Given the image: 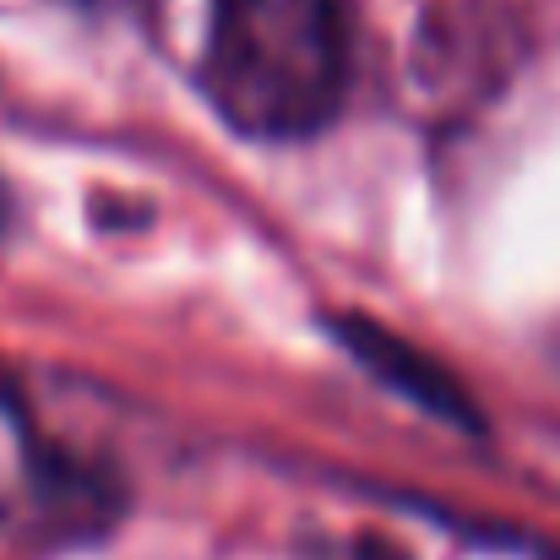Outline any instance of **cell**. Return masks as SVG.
Instances as JSON below:
<instances>
[{"mask_svg": "<svg viewBox=\"0 0 560 560\" xmlns=\"http://www.w3.org/2000/svg\"><path fill=\"white\" fill-rule=\"evenodd\" d=\"M349 66L343 0H207L196 82L240 137H316L349 98Z\"/></svg>", "mask_w": 560, "mask_h": 560, "instance_id": "1", "label": "cell"}, {"mask_svg": "<svg viewBox=\"0 0 560 560\" xmlns=\"http://www.w3.org/2000/svg\"><path fill=\"white\" fill-rule=\"evenodd\" d=\"M332 332L343 338V349H349L365 371H375L386 386H397L408 402H419V408H430V413H441V419H452V424H468V430L479 424V413L468 408V392L441 371L430 354H419L413 343H402L397 332L375 327L371 316H338Z\"/></svg>", "mask_w": 560, "mask_h": 560, "instance_id": "2", "label": "cell"}, {"mask_svg": "<svg viewBox=\"0 0 560 560\" xmlns=\"http://www.w3.org/2000/svg\"><path fill=\"white\" fill-rule=\"evenodd\" d=\"M71 501L88 506L93 490H88L82 479H71V474L49 457V446L38 441V430H33L22 397L0 381V523H5L11 512H22V506L60 512V506H71Z\"/></svg>", "mask_w": 560, "mask_h": 560, "instance_id": "3", "label": "cell"}, {"mask_svg": "<svg viewBox=\"0 0 560 560\" xmlns=\"http://www.w3.org/2000/svg\"><path fill=\"white\" fill-rule=\"evenodd\" d=\"M82 5H93V11H142L148 0H82Z\"/></svg>", "mask_w": 560, "mask_h": 560, "instance_id": "4", "label": "cell"}, {"mask_svg": "<svg viewBox=\"0 0 560 560\" xmlns=\"http://www.w3.org/2000/svg\"><path fill=\"white\" fill-rule=\"evenodd\" d=\"M0 229H5V186H0Z\"/></svg>", "mask_w": 560, "mask_h": 560, "instance_id": "5", "label": "cell"}]
</instances>
